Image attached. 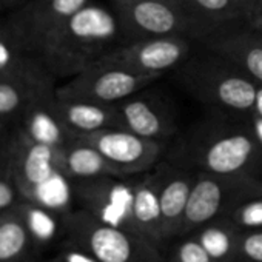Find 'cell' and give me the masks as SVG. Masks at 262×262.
<instances>
[{"label":"cell","mask_w":262,"mask_h":262,"mask_svg":"<svg viewBox=\"0 0 262 262\" xmlns=\"http://www.w3.org/2000/svg\"><path fill=\"white\" fill-rule=\"evenodd\" d=\"M0 158L13 171L25 199H33L37 190L59 171V150L30 141L22 129L0 144Z\"/></svg>","instance_id":"cell-12"},{"label":"cell","mask_w":262,"mask_h":262,"mask_svg":"<svg viewBox=\"0 0 262 262\" xmlns=\"http://www.w3.org/2000/svg\"><path fill=\"white\" fill-rule=\"evenodd\" d=\"M114 11L123 28L126 42L179 36L201 42L205 30L188 14L182 2L145 0L133 4H114Z\"/></svg>","instance_id":"cell-6"},{"label":"cell","mask_w":262,"mask_h":262,"mask_svg":"<svg viewBox=\"0 0 262 262\" xmlns=\"http://www.w3.org/2000/svg\"><path fill=\"white\" fill-rule=\"evenodd\" d=\"M123 43L116 11L86 4L43 39L37 56L54 77H73Z\"/></svg>","instance_id":"cell-2"},{"label":"cell","mask_w":262,"mask_h":262,"mask_svg":"<svg viewBox=\"0 0 262 262\" xmlns=\"http://www.w3.org/2000/svg\"><path fill=\"white\" fill-rule=\"evenodd\" d=\"M56 94L53 83L27 82L16 79H0V120L20 117L25 111L42 99Z\"/></svg>","instance_id":"cell-21"},{"label":"cell","mask_w":262,"mask_h":262,"mask_svg":"<svg viewBox=\"0 0 262 262\" xmlns=\"http://www.w3.org/2000/svg\"><path fill=\"white\" fill-rule=\"evenodd\" d=\"M165 159L194 173L262 179V145L251 117L205 111L168 145Z\"/></svg>","instance_id":"cell-1"},{"label":"cell","mask_w":262,"mask_h":262,"mask_svg":"<svg viewBox=\"0 0 262 262\" xmlns=\"http://www.w3.org/2000/svg\"><path fill=\"white\" fill-rule=\"evenodd\" d=\"M165 79L198 102L205 111L253 117L257 83L231 62L202 47Z\"/></svg>","instance_id":"cell-3"},{"label":"cell","mask_w":262,"mask_h":262,"mask_svg":"<svg viewBox=\"0 0 262 262\" xmlns=\"http://www.w3.org/2000/svg\"><path fill=\"white\" fill-rule=\"evenodd\" d=\"M199 43L231 62L257 85H262V43L251 28L250 19L217 30Z\"/></svg>","instance_id":"cell-13"},{"label":"cell","mask_w":262,"mask_h":262,"mask_svg":"<svg viewBox=\"0 0 262 262\" xmlns=\"http://www.w3.org/2000/svg\"><path fill=\"white\" fill-rule=\"evenodd\" d=\"M79 139L100 151L119 176H136L151 171L168 150V145L142 138L126 128H106L79 136Z\"/></svg>","instance_id":"cell-11"},{"label":"cell","mask_w":262,"mask_h":262,"mask_svg":"<svg viewBox=\"0 0 262 262\" xmlns=\"http://www.w3.org/2000/svg\"><path fill=\"white\" fill-rule=\"evenodd\" d=\"M262 117V85H257L256 88V97H254V114Z\"/></svg>","instance_id":"cell-31"},{"label":"cell","mask_w":262,"mask_h":262,"mask_svg":"<svg viewBox=\"0 0 262 262\" xmlns=\"http://www.w3.org/2000/svg\"><path fill=\"white\" fill-rule=\"evenodd\" d=\"M241 233L230 217H221L199 227L190 234L199 241L216 262H236L239 259Z\"/></svg>","instance_id":"cell-22"},{"label":"cell","mask_w":262,"mask_h":262,"mask_svg":"<svg viewBox=\"0 0 262 262\" xmlns=\"http://www.w3.org/2000/svg\"><path fill=\"white\" fill-rule=\"evenodd\" d=\"M54 96L31 105L22 116L20 129L30 141L60 150L76 141L77 136L71 129H68V126L56 113L53 106Z\"/></svg>","instance_id":"cell-17"},{"label":"cell","mask_w":262,"mask_h":262,"mask_svg":"<svg viewBox=\"0 0 262 262\" xmlns=\"http://www.w3.org/2000/svg\"><path fill=\"white\" fill-rule=\"evenodd\" d=\"M53 106L77 138L106 128H123L117 103H97L54 96Z\"/></svg>","instance_id":"cell-16"},{"label":"cell","mask_w":262,"mask_h":262,"mask_svg":"<svg viewBox=\"0 0 262 262\" xmlns=\"http://www.w3.org/2000/svg\"><path fill=\"white\" fill-rule=\"evenodd\" d=\"M28 262H51V260H43V259H40V257H34V259H31V260H28Z\"/></svg>","instance_id":"cell-34"},{"label":"cell","mask_w":262,"mask_h":262,"mask_svg":"<svg viewBox=\"0 0 262 262\" xmlns=\"http://www.w3.org/2000/svg\"><path fill=\"white\" fill-rule=\"evenodd\" d=\"M86 4L88 0H33L14 17L13 33L37 54L43 39Z\"/></svg>","instance_id":"cell-15"},{"label":"cell","mask_w":262,"mask_h":262,"mask_svg":"<svg viewBox=\"0 0 262 262\" xmlns=\"http://www.w3.org/2000/svg\"><path fill=\"white\" fill-rule=\"evenodd\" d=\"M254 10L262 13V0H254Z\"/></svg>","instance_id":"cell-33"},{"label":"cell","mask_w":262,"mask_h":262,"mask_svg":"<svg viewBox=\"0 0 262 262\" xmlns=\"http://www.w3.org/2000/svg\"><path fill=\"white\" fill-rule=\"evenodd\" d=\"M22 199L25 198L17 185L13 171L5 164V161L0 158V216L13 211Z\"/></svg>","instance_id":"cell-24"},{"label":"cell","mask_w":262,"mask_h":262,"mask_svg":"<svg viewBox=\"0 0 262 262\" xmlns=\"http://www.w3.org/2000/svg\"><path fill=\"white\" fill-rule=\"evenodd\" d=\"M2 4H11V2H16V0H0Z\"/></svg>","instance_id":"cell-35"},{"label":"cell","mask_w":262,"mask_h":262,"mask_svg":"<svg viewBox=\"0 0 262 262\" xmlns=\"http://www.w3.org/2000/svg\"><path fill=\"white\" fill-rule=\"evenodd\" d=\"M59 171L70 182L100 176H119L100 151L79 138L59 150Z\"/></svg>","instance_id":"cell-19"},{"label":"cell","mask_w":262,"mask_h":262,"mask_svg":"<svg viewBox=\"0 0 262 262\" xmlns=\"http://www.w3.org/2000/svg\"><path fill=\"white\" fill-rule=\"evenodd\" d=\"M167 262H216L205 248L199 244L196 237L190 234V237L179 242L171 254L167 257Z\"/></svg>","instance_id":"cell-26"},{"label":"cell","mask_w":262,"mask_h":262,"mask_svg":"<svg viewBox=\"0 0 262 262\" xmlns=\"http://www.w3.org/2000/svg\"><path fill=\"white\" fill-rule=\"evenodd\" d=\"M198 45L199 42L179 36L141 39L117 47L97 62L136 73L167 77L191 56Z\"/></svg>","instance_id":"cell-10"},{"label":"cell","mask_w":262,"mask_h":262,"mask_svg":"<svg viewBox=\"0 0 262 262\" xmlns=\"http://www.w3.org/2000/svg\"><path fill=\"white\" fill-rule=\"evenodd\" d=\"M228 217L241 231L262 230V194L239 205Z\"/></svg>","instance_id":"cell-25"},{"label":"cell","mask_w":262,"mask_h":262,"mask_svg":"<svg viewBox=\"0 0 262 262\" xmlns=\"http://www.w3.org/2000/svg\"><path fill=\"white\" fill-rule=\"evenodd\" d=\"M4 125H5V122H4V120H0V128H2Z\"/></svg>","instance_id":"cell-36"},{"label":"cell","mask_w":262,"mask_h":262,"mask_svg":"<svg viewBox=\"0 0 262 262\" xmlns=\"http://www.w3.org/2000/svg\"><path fill=\"white\" fill-rule=\"evenodd\" d=\"M239 259L244 262H262V230L241 233Z\"/></svg>","instance_id":"cell-27"},{"label":"cell","mask_w":262,"mask_h":262,"mask_svg":"<svg viewBox=\"0 0 262 262\" xmlns=\"http://www.w3.org/2000/svg\"><path fill=\"white\" fill-rule=\"evenodd\" d=\"M250 25H251V28L254 30L257 39H259L260 43H262V13H260V11H256V10H254L253 16L250 17Z\"/></svg>","instance_id":"cell-29"},{"label":"cell","mask_w":262,"mask_h":262,"mask_svg":"<svg viewBox=\"0 0 262 262\" xmlns=\"http://www.w3.org/2000/svg\"><path fill=\"white\" fill-rule=\"evenodd\" d=\"M133 2H145V0H114V4H133ZM173 2H182V0H173Z\"/></svg>","instance_id":"cell-32"},{"label":"cell","mask_w":262,"mask_h":262,"mask_svg":"<svg viewBox=\"0 0 262 262\" xmlns=\"http://www.w3.org/2000/svg\"><path fill=\"white\" fill-rule=\"evenodd\" d=\"M34 257L39 254L19 211L14 208L0 216V262H28Z\"/></svg>","instance_id":"cell-23"},{"label":"cell","mask_w":262,"mask_h":262,"mask_svg":"<svg viewBox=\"0 0 262 262\" xmlns=\"http://www.w3.org/2000/svg\"><path fill=\"white\" fill-rule=\"evenodd\" d=\"M182 5L205 30V37L217 30L247 22L254 13V0H182Z\"/></svg>","instance_id":"cell-18"},{"label":"cell","mask_w":262,"mask_h":262,"mask_svg":"<svg viewBox=\"0 0 262 262\" xmlns=\"http://www.w3.org/2000/svg\"><path fill=\"white\" fill-rule=\"evenodd\" d=\"M138 176H100L71 181V193L80 208L99 221L138 233L135 219Z\"/></svg>","instance_id":"cell-8"},{"label":"cell","mask_w":262,"mask_h":262,"mask_svg":"<svg viewBox=\"0 0 262 262\" xmlns=\"http://www.w3.org/2000/svg\"><path fill=\"white\" fill-rule=\"evenodd\" d=\"M60 244L77 247L100 262H167L161 247L150 239L108 225L82 208L65 214Z\"/></svg>","instance_id":"cell-4"},{"label":"cell","mask_w":262,"mask_h":262,"mask_svg":"<svg viewBox=\"0 0 262 262\" xmlns=\"http://www.w3.org/2000/svg\"><path fill=\"white\" fill-rule=\"evenodd\" d=\"M161 79L165 77L96 62L73 76L60 88H56V96L97 103H117Z\"/></svg>","instance_id":"cell-9"},{"label":"cell","mask_w":262,"mask_h":262,"mask_svg":"<svg viewBox=\"0 0 262 262\" xmlns=\"http://www.w3.org/2000/svg\"><path fill=\"white\" fill-rule=\"evenodd\" d=\"M22 216L37 250V254L43 248L63 237V217L67 213L51 208L45 204L31 199H22L16 207Z\"/></svg>","instance_id":"cell-20"},{"label":"cell","mask_w":262,"mask_h":262,"mask_svg":"<svg viewBox=\"0 0 262 262\" xmlns=\"http://www.w3.org/2000/svg\"><path fill=\"white\" fill-rule=\"evenodd\" d=\"M162 80L117 102L123 128L133 133L170 145L181 133V110L168 90H162Z\"/></svg>","instance_id":"cell-7"},{"label":"cell","mask_w":262,"mask_h":262,"mask_svg":"<svg viewBox=\"0 0 262 262\" xmlns=\"http://www.w3.org/2000/svg\"><path fill=\"white\" fill-rule=\"evenodd\" d=\"M251 125H253V129H254V135H256L257 141L262 145V117L260 116H253L251 117Z\"/></svg>","instance_id":"cell-30"},{"label":"cell","mask_w":262,"mask_h":262,"mask_svg":"<svg viewBox=\"0 0 262 262\" xmlns=\"http://www.w3.org/2000/svg\"><path fill=\"white\" fill-rule=\"evenodd\" d=\"M262 194V179L253 176L194 173L181 234L221 217H228L239 205Z\"/></svg>","instance_id":"cell-5"},{"label":"cell","mask_w":262,"mask_h":262,"mask_svg":"<svg viewBox=\"0 0 262 262\" xmlns=\"http://www.w3.org/2000/svg\"><path fill=\"white\" fill-rule=\"evenodd\" d=\"M0 4H2V2H0Z\"/></svg>","instance_id":"cell-37"},{"label":"cell","mask_w":262,"mask_h":262,"mask_svg":"<svg viewBox=\"0 0 262 262\" xmlns=\"http://www.w3.org/2000/svg\"><path fill=\"white\" fill-rule=\"evenodd\" d=\"M155 174L158 179L162 228L165 239L168 241L182 233L184 216L194 181V171L164 158L155 167Z\"/></svg>","instance_id":"cell-14"},{"label":"cell","mask_w":262,"mask_h":262,"mask_svg":"<svg viewBox=\"0 0 262 262\" xmlns=\"http://www.w3.org/2000/svg\"><path fill=\"white\" fill-rule=\"evenodd\" d=\"M50 260L51 262H100L93 254L68 244H60L59 251Z\"/></svg>","instance_id":"cell-28"}]
</instances>
